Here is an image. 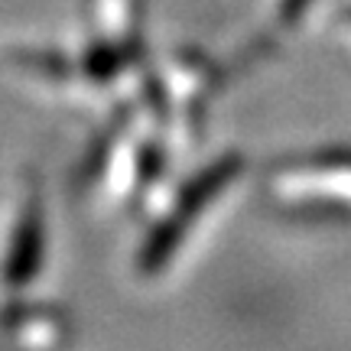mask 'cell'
Wrapping results in <instances>:
<instances>
[{
  "mask_svg": "<svg viewBox=\"0 0 351 351\" xmlns=\"http://www.w3.org/2000/svg\"><path fill=\"white\" fill-rule=\"evenodd\" d=\"M238 169H241V160L238 156H228V160L215 163L212 169H205L199 179L189 182L186 192H182L179 202L173 205V212L153 228V234L147 238L143 251H140V270H143V274H153V270H160V267L169 261V254L179 247V241L186 238V231L192 228V221L205 212V205H212V202L225 192L228 182H231V176L238 173Z\"/></svg>",
  "mask_w": 351,
  "mask_h": 351,
  "instance_id": "6da1fadb",
  "label": "cell"
},
{
  "mask_svg": "<svg viewBox=\"0 0 351 351\" xmlns=\"http://www.w3.org/2000/svg\"><path fill=\"white\" fill-rule=\"evenodd\" d=\"M43 261V218H39V205L29 202L20 215V225L13 231L7 263H3V280L7 287H23L29 283L39 270Z\"/></svg>",
  "mask_w": 351,
  "mask_h": 351,
  "instance_id": "7a4b0ae2",
  "label": "cell"
}]
</instances>
